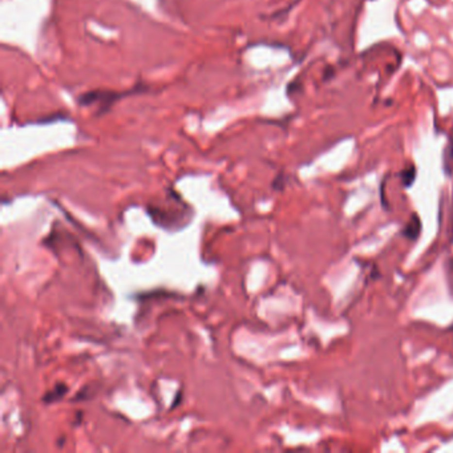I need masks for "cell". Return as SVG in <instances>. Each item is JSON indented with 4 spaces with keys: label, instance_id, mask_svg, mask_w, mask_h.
Here are the masks:
<instances>
[{
    "label": "cell",
    "instance_id": "1",
    "mask_svg": "<svg viewBox=\"0 0 453 453\" xmlns=\"http://www.w3.org/2000/svg\"><path fill=\"white\" fill-rule=\"evenodd\" d=\"M137 91H138V88L131 92H124V93L115 91H91L79 96L77 102L83 106L96 105L97 106V116H100V115H104L109 111L120 99Z\"/></svg>",
    "mask_w": 453,
    "mask_h": 453
},
{
    "label": "cell",
    "instance_id": "2",
    "mask_svg": "<svg viewBox=\"0 0 453 453\" xmlns=\"http://www.w3.org/2000/svg\"><path fill=\"white\" fill-rule=\"evenodd\" d=\"M67 393H68V386L64 384V383H57L55 387L52 388L50 391L41 398V402L44 404H52L56 403V402H59L61 399L66 396Z\"/></svg>",
    "mask_w": 453,
    "mask_h": 453
},
{
    "label": "cell",
    "instance_id": "3",
    "mask_svg": "<svg viewBox=\"0 0 453 453\" xmlns=\"http://www.w3.org/2000/svg\"><path fill=\"white\" fill-rule=\"evenodd\" d=\"M420 230H421L420 218H419L416 214H413L412 219L408 222L407 226L403 229V235H405V237H407L408 239H411V241H415V239H418Z\"/></svg>",
    "mask_w": 453,
    "mask_h": 453
},
{
    "label": "cell",
    "instance_id": "4",
    "mask_svg": "<svg viewBox=\"0 0 453 453\" xmlns=\"http://www.w3.org/2000/svg\"><path fill=\"white\" fill-rule=\"evenodd\" d=\"M415 177H416V170L411 168V169H407V170H404L402 173V180H403V184L405 186H411L415 181Z\"/></svg>",
    "mask_w": 453,
    "mask_h": 453
}]
</instances>
